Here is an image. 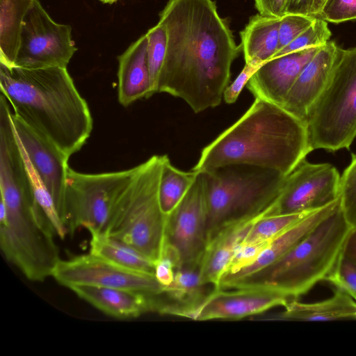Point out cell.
<instances>
[{
	"label": "cell",
	"instance_id": "cell-20",
	"mask_svg": "<svg viewBox=\"0 0 356 356\" xmlns=\"http://www.w3.org/2000/svg\"><path fill=\"white\" fill-rule=\"evenodd\" d=\"M118 59V97L120 104L127 106L138 99L153 95L147 63L146 35L133 42Z\"/></svg>",
	"mask_w": 356,
	"mask_h": 356
},
{
	"label": "cell",
	"instance_id": "cell-27",
	"mask_svg": "<svg viewBox=\"0 0 356 356\" xmlns=\"http://www.w3.org/2000/svg\"><path fill=\"white\" fill-rule=\"evenodd\" d=\"M314 211L263 216L254 222L242 244L269 241Z\"/></svg>",
	"mask_w": 356,
	"mask_h": 356
},
{
	"label": "cell",
	"instance_id": "cell-10",
	"mask_svg": "<svg viewBox=\"0 0 356 356\" xmlns=\"http://www.w3.org/2000/svg\"><path fill=\"white\" fill-rule=\"evenodd\" d=\"M51 277L69 289L88 285L126 289L148 296L163 294V286L154 275L123 268L90 253L60 259Z\"/></svg>",
	"mask_w": 356,
	"mask_h": 356
},
{
	"label": "cell",
	"instance_id": "cell-26",
	"mask_svg": "<svg viewBox=\"0 0 356 356\" xmlns=\"http://www.w3.org/2000/svg\"><path fill=\"white\" fill-rule=\"evenodd\" d=\"M198 172L181 170L172 165L165 156L159 187V198L162 211L168 216L177 207L195 181Z\"/></svg>",
	"mask_w": 356,
	"mask_h": 356
},
{
	"label": "cell",
	"instance_id": "cell-41",
	"mask_svg": "<svg viewBox=\"0 0 356 356\" xmlns=\"http://www.w3.org/2000/svg\"><path fill=\"white\" fill-rule=\"evenodd\" d=\"M326 0H314L313 8H312V15L315 17H318L321 8Z\"/></svg>",
	"mask_w": 356,
	"mask_h": 356
},
{
	"label": "cell",
	"instance_id": "cell-18",
	"mask_svg": "<svg viewBox=\"0 0 356 356\" xmlns=\"http://www.w3.org/2000/svg\"><path fill=\"white\" fill-rule=\"evenodd\" d=\"M339 200L312 212L304 219L272 239L251 264L236 273L222 276L216 289H228L237 282L274 263L302 240L323 218L335 208Z\"/></svg>",
	"mask_w": 356,
	"mask_h": 356
},
{
	"label": "cell",
	"instance_id": "cell-8",
	"mask_svg": "<svg viewBox=\"0 0 356 356\" xmlns=\"http://www.w3.org/2000/svg\"><path fill=\"white\" fill-rule=\"evenodd\" d=\"M136 166L124 170L83 173L69 168L61 218L68 234L79 227L104 232L118 200L131 181Z\"/></svg>",
	"mask_w": 356,
	"mask_h": 356
},
{
	"label": "cell",
	"instance_id": "cell-4",
	"mask_svg": "<svg viewBox=\"0 0 356 356\" xmlns=\"http://www.w3.org/2000/svg\"><path fill=\"white\" fill-rule=\"evenodd\" d=\"M351 228L339 200L335 208L286 254L228 289L261 290L296 299L325 280L340 257Z\"/></svg>",
	"mask_w": 356,
	"mask_h": 356
},
{
	"label": "cell",
	"instance_id": "cell-5",
	"mask_svg": "<svg viewBox=\"0 0 356 356\" xmlns=\"http://www.w3.org/2000/svg\"><path fill=\"white\" fill-rule=\"evenodd\" d=\"M165 155H154L136 165L133 179L115 204L104 233L143 254L154 264L165 243L167 216L159 187Z\"/></svg>",
	"mask_w": 356,
	"mask_h": 356
},
{
	"label": "cell",
	"instance_id": "cell-2",
	"mask_svg": "<svg viewBox=\"0 0 356 356\" xmlns=\"http://www.w3.org/2000/svg\"><path fill=\"white\" fill-rule=\"evenodd\" d=\"M312 151L305 121L255 97L242 117L202 150L193 170L246 165L287 177Z\"/></svg>",
	"mask_w": 356,
	"mask_h": 356
},
{
	"label": "cell",
	"instance_id": "cell-28",
	"mask_svg": "<svg viewBox=\"0 0 356 356\" xmlns=\"http://www.w3.org/2000/svg\"><path fill=\"white\" fill-rule=\"evenodd\" d=\"M20 147L30 172L35 201L40 209L54 227L58 237L64 239L65 236L68 234V232L56 209L55 202L48 190L37 175L33 167L31 165L21 146Z\"/></svg>",
	"mask_w": 356,
	"mask_h": 356
},
{
	"label": "cell",
	"instance_id": "cell-35",
	"mask_svg": "<svg viewBox=\"0 0 356 356\" xmlns=\"http://www.w3.org/2000/svg\"><path fill=\"white\" fill-rule=\"evenodd\" d=\"M180 268L179 258L175 250L165 242L162 254L154 264V276L162 286L169 285L175 271Z\"/></svg>",
	"mask_w": 356,
	"mask_h": 356
},
{
	"label": "cell",
	"instance_id": "cell-32",
	"mask_svg": "<svg viewBox=\"0 0 356 356\" xmlns=\"http://www.w3.org/2000/svg\"><path fill=\"white\" fill-rule=\"evenodd\" d=\"M325 280L356 301V264L350 259L341 254Z\"/></svg>",
	"mask_w": 356,
	"mask_h": 356
},
{
	"label": "cell",
	"instance_id": "cell-39",
	"mask_svg": "<svg viewBox=\"0 0 356 356\" xmlns=\"http://www.w3.org/2000/svg\"><path fill=\"white\" fill-rule=\"evenodd\" d=\"M314 0H287L286 14L312 15ZM314 17V16H313Z\"/></svg>",
	"mask_w": 356,
	"mask_h": 356
},
{
	"label": "cell",
	"instance_id": "cell-24",
	"mask_svg": "<svg viewBox=\"0 0 356 356\" xmlns=\"http://www.w3.org/2000/svg\"><path fill=\"white\" fill-rule=\"evenodd\" d=\"M89 232V253L123 268L154 275V263L134 248L104 232Z\"/></svg>",
	"mask_w": 356,
	"mask_h": 356
},
{
	"label": "cell",
	"instance_id": "cell-37",
	"mask_svg": "<svg viewBox=\"0 0 356 356\" xmlns=\"http://www.w3.org/2000/svg\"><path fill=\"white\" fill-rule=\"evenodd\" d=\"M260 66L245 64L235 80L227 86L223 93V99L227 104L234 103L243 88Z\"/></svg>",
	"mask_w": 356,
	"mask_h": 356
},
{
	"label": "cell",
	"instance_id": "cell-19",
	"mask_svg": "<svg viewBox=\"0 0 356 356\" xmlns=\"http://www.w3.org/2000/svg\"><path fill=\"white\" fill-rule=\"evenodd\" d=\"M259 218L230 223L221 228L209 241L199 266L200 280L204 284L218 289L220 280L236 249Z\"/></svg>",
	"mask_w": 356,
	"mask_h": 356
},
{
	"label": "cell",
	"instance_id": "cell-21",
	"mask_svg": "<svg viewBox=\"0 0 356 356\" xmlns=\"http://www.w3.org/2000/svg\"><path fill=\"white\" fill-rule=\"evenodd\" d=\"M254 320L293 321L356 320V301L341 289H336L333 296L325 300L304 303L296 299L291 300L282 312Z\"/></svg>",
	"mask_w": 356,
	"mask_h": 356
},
{
	"label": "cell",
	"instance_id": "cell-17",
	"mask_svg": "<svg viewBox=\"0 0 356 356\" xmlns=\"http://www.w3.org/2000/svg\"><path fill=\"white\" fill-rule=\"evenodd\" d=\"M70 289L103 313L119 318L157 312L161 302V295L148 296L126 289L88 285L73 286Z\"/></svg>",
	"mask_w": 356,
	"mask_h": 356
},
{
	"label": "cell",
	"instance_id": "cell-42",
	"mask_svg": "<svg viewBox=\"0 0 356 356\" xmlns=\"http://www.w3.org/2000/svg\"><path fill=\"white\" fill-rule=\"evenodd\" d=\"M100 1L105 3H112L117 1L118 0H100Z\"/></svg>",
	"mask_w": 356,
	"mask_h": 356
},
{
	"label": "cell",
	"instance_id": "cell-7",
	"mask_svg": "<svg viewBox=\"0 0 356 356\" xmlns=\"http://www.w3.org/2000/svg\"><path fill=\"white\" fill-rule=\"evenodd\" d=\"M306 124L312 150L348 149L356 137V47H339L330 78Z\"/></svg>",
	"mask_w": 356,
	"mask_h": 356
},
{
	"label": "cell",
	"instance_id": "cell-14",
	"mask_svg": "<svg viewBox=\"0 0 356 356\" xmlns=\"http://www.w3.org/2000/svg\"><path fill=\"white\" fill-rule=\"evenodd\" d=\"M17 140L37 175L51 195L61 217L68 160L52 142L11 112Z\"/></svg>",
	"mask_w": 356,
	"mask_h": 356
},
{
	"label": "cell",
	"instance_id": "cell-12",
	"mask_svg": "<svg viewBox=\"0 0 356 356\" xmlns=\"http://www.w3.org/2000/svg\"><path fill=\"white\" fill-rule=\"evenodd\" d=\"M207 202L204 177L198 175L167 218L166 243L175 250L180 268H198L207 241Z\"/></svg>",
	"mask_w": 356,
	"mask_h": 356
},
{
	"label": "cell",
	"instance_id": "cell-6",
	"mask_svg": "<svg viewBox=\"0 0 356 356\" xmlns=\"http://www.w3.org/2000/svg\"><path fill=\"white\" fill-rule=\"evenodd\" d=\"M200 172L207 202V243L230 223L270 215L286 178L263 169L248 172L222 168Z\"/></svg>",
	"mask_w": 356,
	"mask_h": 356
},
{
	"label": "cell",
	"instance_id": "cell-33",
	"mask_svg": "<svg viewBox=\"0 0 356 356\" xmlns=\"http://www.w3.org/2000/svg\"><path fill=\"white\" fill-rule=\"evenodd\" d=\"M316 17L300 14H285L280 19L278 51L308 29Z\"/></svg>",
	"mask_w": 356,
	"mask_h": 356
},
{
	"label": "cell",
	"instance_id": "cell-13",
	"mask_svg": "<svg viewBox=\"0 0 356 356\" xmlns=\"http://www.w3.org/2000/svg\"><path fill=\"white\" fill-rule=\"evenodd\" d=\"M291 300L278 293L248 289H215L197 305L172 316L194 321L238 320L285 307Z\"/></svg>",
	"mask_w": 356,
	"mask_h": 356
},
{
	"label": "cell",
	"instance_id": "cell-30",
	"mask_svg": "<svg viewBox=\"0 0 356 356\" xmlns=\"http://www.w3.org/2000/svg\"><path fill=\"white\" fill-rule=\"evenodd\" d=\"M339 204L352 228L356 227V154L340 177Z\"/></svg>",
	"mask_w": 356,
	"mask_h": 356
},
{
	"label": "cell",
	"instance_id": "cell-15",
	"mask_svg": "<svg viewBox=\"0 0 356 356\" xmlns=\"http://www.w3.org/2000/svg\"><path fill=\"white\" fill-rule=\"evenodd\" d=\"M321 47H309L270 59L253 74L247 87L255 97L282 106L300 72Z\"/></svg>",
	"mask_w": 356,
	"mask_h": 356
},
{
	"label": "cell",
	"instance_id": "cell-9",
	"mask_svg": "<svg viewBox=\"0 0 356 356\" xmlns=\"http://www.w3.org/2000/svg\"><path fill=\"white\" fill-rule=\"evenodd\" d=\"M76 50L71 26L54 21L35 0L22 24L14 66L67 68Z\"/></svg>",
	"mask_w": 356,
	"mask_h": 356
},
{
	"label": "cell",
	"instance_id": "cell-34",
	"mask_svg": "<svg viewBox=\"0 0 356 356\" xmlns=\"http://www.w3.org/2000/svg\"><path fill=\"white\" fill-rule=\"evenodd\" d=\"M318 17L333 24L355 20L356 0H326Z\"/></svg>",
	"mask_w": 356,
	"mask_h": 356
},
{
	"label": "cell",
	"instance_id": "cell-22",
	"mask_svg": "<svg viewBox=\"0 0 356 356\" xmlns=\"http://www.w3.org/2000/svg\"><path fill=\"white\" fill-rule=\"evenodd\" d=\"M280 19L260 14L252 16L240 32L245 64L261 66L278 51Z\"/></svg>",
	"mask_w": 356,
	"mask_h": 356
},
{
	"label": "cell",
	"instance_id": "cell-31",
	"mask_svg": "<svg viewBox=\"0 0 356 356\" xmlns=\"http://www.w3.org/2000/svg\"><path fill=\"white\" fill-rule=\"evenodd\" d=\"M332 35L326 21L316 17L313 24L285 47L277 51L273 58L303 49L325 44Z\"/></svg>",
	"mask_w": 356,
	"mask_h": 356
},
{
	"label": "cell",
	"instance_id": "cell-16",
	"mask_svg": "<svg viewBox=\"0 0 356 356\" xmlns=\"http://www.w3.org/2000/svg\"><path fill=\"white\" fill-rule=\"evenodd\" d=\"M339 49L334 41L320 47L300 72L282 107L306 122L311 107L330 78Z\"/></svg>",
	"mask_w": 356,
	"mask_h": 356
},
{
	"label": "cell",
	"instance_id": "cell-38",
	"mask_svg": "<svg viewBox=\"0 0 356 356\" xmlns=\"http://www.w3.org/2000/svg\"><path fill=\"white\" fill-rule=\"evenodd\" d=\"M259 14L281 18L286 14L287 0H254Z\"/></svg>",
	"mask_w": 356,
	"mask_h": 356
},
{
	"label": "cell",
	"instance_id": "cell-25",
	"mask_svg": "<svg viewBox=\"0 0 356 356\" xmlns=\"http://www.w3.org/2000/svg\"><path fill=\"white\" fill-rule=\"evenodd\" d=\"M35 0H0V63L15 65L24 19Z\"/></svg>",
	"mask_w": 356,
	"mask_h": 356
},
{
	"label": "cell",
	"instance_id": "cell-40",
	"mask_svg": "<svg viewBox=\"0 0 356 356\" xmlns=\"http://www.w3.org/2000/svg\"><path fill=\"white\" fill-rule=\"evenodd\" d=\"M341 254L356 264V227L349 231L341 251Z\"/></svg>",
	"mask_w": 356,
	"mask_h": 356
},
{
	"label": "cell",
	"instance_id": "cell-11",
	"mask_svg": "<svg viewBox=\"0 0 356 356\" xmlns=\"http://www.w3.org/2000/svg\"><path fill=\"white\" fill-rule=\"evenodd\" d=\"M340 177L332 165L304 159L286 177L270 215L314 211L337 201Z\"/></svg>",
	"mask_w": 356,
	"mask_h": 356
},
{
	"label": "cell",
	"instance_id": "cell-3",
	"mask_svg": "<svg viewBox=\"0 0 356 356\" xmlns=\"http://www.w3.org/2000/svg\"><path fill=\"white\" fill-rule=\"evenodd\" d=\"M0 90L13 113L70 157L92 130L88 105L67 68H24L0 63Z\"/></svg>",
	"mask_w": 356,
	"mask_h": 356
},
{
	"label": "cell",
	"instance_id": "cell-29",
	"mask_svg": "<svg viewBox=\"0 0 356 356\" xmlns=\"http://www.w3.org/2000/svg\"><path fill=\"white\" fill-rule=\"evenodd\" d=\"M145 35L147 38V63L154 95L156 92L158 79L165 56L167 33L165 28L158 22Z\"/></svg>",
	"mask_w": 356,
	"mask_h": 356
},
{
	"label": "cell",
	"instance_id": "cell-23",
	"mask_svg": "<svg viewBox=\"0 0 356 356\" xmlns=\"http://www.w3.org/2000/svg\"><path fill=\"white\" fill-rule=\"evenodd\" d=\"M209 286L202 282L198 268L177 269L172 282L163 286V295L173 302L164 303L159 313L172 315L175 312L195 307L213 290L209 291Z\"/></svg>",
	"mask_w": 356,
	"mask_h": 356
},
{
	"label": "cell",
	"instance_id": "cell-1",
	"mask_svg": "<svg viewBox=\"0 0 356 356\" xmlns=\"http://www.w3.org/2000/svg\"><path fill=\"white\" fill-rule=\"evenodd\" d=\"M159 16L167 46L156 92L182 99L195 113L218 106L240 47L216 2L169 0Z\"/></svg>",
	"mask_w": 356,
	"mask_h": 356
},
{
	"label": "cell",
	"instance_id": "cell-36",
	"mask_svg": "<svg viewBox=\"0 0 356 356\" xmlns=\"http://www.w3.org/2000/svg\"><path fill=\"white\" fill-rule=\"evenodd\" d=\"M270 241L254 244H241L236 249L222 277L236 273L251 264Z\"/></svg>",
	"mask_w": 356,
	"mask_h": 356
}]
</instances>
